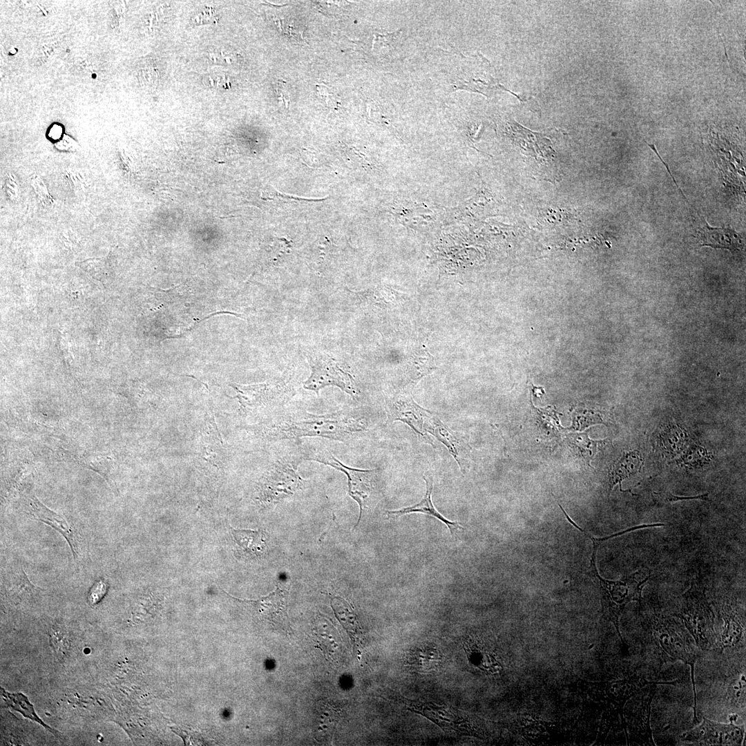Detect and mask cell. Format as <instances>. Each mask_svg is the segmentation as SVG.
<instances>
[{
  "mask_svg": "<svg viewBox=\"0 0 746 746\" xmlns=\"http://www.w3.org/2000/svg\"><path fill=\"white\" fill-rule=\"evenodd\" d=\"M365 429L363 419L343 410L324 414L295 411L286 412L265 425L262 434L274 440L318 437L343 441Z\"/></svg>",
  "mask_w": 746,
  "mask_h": 746,
  "instance_id": "1",
  "label": "cell"
},
{
  "mask_svg": "<svg viewBox=\"0 0 746 746\" xmlns=\"http://www.w3.org/2000/svg\"><path fill=\"white\" fill-rule=\"evenodd\" d=\"M595 555L592 553L590 572L600 586L602 616L613 624L622 644L626 646L620 631V618L627 604L632 601L640 604L642 590L650 578V572L646 574L636 571L620 580H608L600 575L595 565Z\"/></svg>",
  "mask_w": 746,
  "mask_h": 746,
  "instance_id": "2",
  "label": "cell"
},
{
  "mask_svg": "<svg viewBox=\"0 0 746 746\" xmlns=\"http://www.w3.org/2000/svg\"><path fill=\"white\" fill-rule=\"evenodd\" d=\"M652 629L667 658L671 661L680 660L691 668L694 693V721L697 722L695 664L700 657L699 649L683 623H680L673 618L655 615L652 618Z\"/></svg>",
  "mask_w": 746,
  "mask_h": 746,
  "instance_id": "3",
  "label": "cell"
},
{
  "mask_svg": "<svg viewBox=\"0 0 746 746\" xmlns=\"http://www.w3.org/2000/svg\"><path fill=\"white\" fill-rule=\"evenodd\" d=\"M674 615L682 621L699 650L713 647L716 639L715 615L703 588L692 582L682 595L680 608Z\"/></svg>",
  "mask_w": 746,
  "mask_h": 746,
  "instance_id": "4",
  "label": "cell"
},
{
  "mask_svg": "<svg viewBox=\"0 0 746 746\" xmlns=\"http://www.w3.org/2000/svg\"><path fill=\"white\" fill-rule=\"evenodd\" d=\"M402 702L408 710L427 718L447 732H455L479 738L486 736V730L484 723L477 716L432 702H423L403 697Z\"/></svg>",
  "mask_w": 746,
  "mask_h": 746,
  "instance_id": "5",
  "label": "cell"
},
{
  "mask_svg": "<svg viewBox=\"0 0 746 746\" xmlns=\"http://www.w3.org/2000/svg\"><path fill=\"white\" fill-rule=\"evenodd\" d=\"M300 460L285 457L270 467L259 484V499L263 504L278 503L304 489L307 481L298 472Z\"/></svg>",
  "mask_w": 746,
  "mask_h": 746,
  "instance_id": "6",
  "label": "cell"
},
{
  "mask_svg": "<svg viewBox=\"0 0 746 746\" xmlns=\"http://www.w3.org/2000/svg\"><path fill=\"white\" fill-rule=\"evenodd\" d=\"M651 682L638 676L613 681L593 682L588 684V694L594 702L604 706V714H607L611 720L613 716L619 714L622 727L626 731L624 705L641 688Z\"/></svg>",
  "mask_w": 746,
  "mask_h": 746,
  "instance_id": "7",
  "label": "cell"
},
{
  "mask_svg": "<svg viewBox=\"0 0 746 746\" xmlns=\"http://www.w3.org/2000/svg\"><path fill=\"white\" fill-rule=\"evenodd\" d=\"M309 459L329 466L342 472L347 478L348 494L359 506L360 513L356 528L367 508L372 494L374 490L376 470H363L345 466L327 450H321L310 457Z\"/></svg>",
  "mask_w": 746,
  "mask_h": 746,
  "instance_id": "8",
  "label": "cell"
},
{
  "mask_svg": "<svg viewBox=\"0 0 746 746\" xmlns=\"http://www.w3.org/2000/svg\"><path fill=\"white\" fill-rule=\"evenodd\" d=\"M311 374L303 383L304 388L317 394L323 388L336 386L354 396L356 391L352 375L334 358L327 355L309 356Z\"/></svg>",
  "mask_w": 746,
  "mask_h": 746,
  "instance_id": "9",
  "label": "cell"
},
{
  "mask_svg": "<svg viewBox=\"0 0 746 746\" xmlns=\"http://www.w3.org/2000/svg\"><path fill=\"white\" fill-rule=\"evenodd\" d=\"M676 681L651 682L641 688L632 698L633 709L631 712L630 721L625 722L626 736L629 729L630 739L640 745H656L653 739L650 727L651 702L656 690V685L661 684L675 685Z\"/></svg>",
  "mask_w": 746,
  "mask_h": 746,
  "instance_id": "10",
  "label": "cell"
},
{
  "mask_svg": "<svg viewBox=\"0 0 746 746\" xmlns=\"http://www.w3.org/2000/svg\"><path fill=\"white\" fill-rule=\"evenodd\" d=\"M737 716L731 715L727 724L703 717L700 724L684 733L680 738L700 745H740L745 733L743 727L734 724Z\"/></svg>",
  "mask_w": 746,
  "mask_h": 746,
  "instance_id": "11",
  "label": "cell"
},
{
  "mask_svg": "<svg viewBox=\"0 0 746 746\" xmlns=\"http://www.w3.org/2000/svg\"><path fill=\"white\" fill-rule=\"evenodd\" d=\"M387 412L391 421H401L423 437L427 432L435 436L443 424L432 412L418 405L410 396H394L387 404Z\"/></svg>",
  "mask_w": 746,
  "mask_h": 746,
  "instance_id": "12",
  "label": "cell"
},
{
  "mask_svg": "<svg viewBox=\"0 0 746 746\" xmlns=\"http://www.w3.org/2000/svg\"><path fill=\"white\" fill-rule=\"evenodd\" d=\"M238 392L241 410L252 411L260 407L280 405L287 402L294 392L291 386L281 380L256 385H239Z\"/></svg>",
  "mask_w": 746,
  "mask_h": 746,
  "instance_id": "13",
  "label": "cell"
},
{
  "mask_svg": "<svg viewBox=\"0 0 746 746\" xmlns=\"http://www.w3.org/2000/svg\"><path fill=\"white\" fill-rule=\"evenodd\" d=\"M28 501L32 515L37 520L50 526L58 531L68 542L74 558L78 560L81 553L79 539L77 533L67 520L45 506L35 495L30 496Z\"/></svg>",
  "mask_w": 746,
  "mask_h": 746,
  "instance_id": "14",
  "label": "cell"
},
{
  "mask_svg": "<svg viewBox=\"0 0 746 746\" xmlns=\"http://www.w3.org/2000/svg\"><path fill=\"white\" fill-rule=\"evenodd\" d=\"M443 655L433 644H421L410 648L405 655L403 664L408 670L428 673L437 670L442 664Z\"/></svg>",
  "mask_w": 746,
  "mask_h": 746,
  "instance_id": "15",
  "label": "cell"
},
{
  "mask_svg": "<svg viewBox=\"0 0 746 746\" xmlns=\"http://www.w3.org/2000/svg\"><path fill=\"white\" fill-rule=\"evenodd\" d=\"M423 479L425 482L426 491L422 499L414 506L404 507L396 510H387L386 514L388 517L394 518L412 513H424L428 515L434 517L438 519L441 522L444 523L449 528L452 537H455L457 531L460 529H463V528L461 526L459 522H451L450 520L447 519L440 513L437 511L432 501L433 479L432 476H424Z\"/></svg>",
  "mask_w": 746,
  "mask_h": 746,
  "instance_id": "16",
  "label": "cell"
},
{
  "mask_svg": "<svg viewBox=\"0 0 746 746\" xmlns=\"http://www.w3.org/2000/svg\"><path fill=\"white\" fill-rule=\"evenodd\" d=\"M463 645L469 662L486 673L500 671L501 664L488 646L478 637L468 635L463 640Z\"/></svg>",
  "mask_w": 746,
  "mask_h": 746,
  "instance_id": "17",
  "label": "cell"
},
{
  "mask_svg": "<svg viewBox=\"0 0 746 746\" xmlns=\"http://www.w3.org/2000/svg\"><path fill=\"white\" fill-rule=\"evenodd\" d=\"M237 551L246 557H258L267 549V534L261 530L235 529L231 528Z\"/></svg>",
  "mask_w": 746,
  "mask_h": 746,
  "instance_id": "18",
  "label": "cell"
},
{
  "mask_svg": "<svg viewBox=\"0 0 746 746\" xmlns=\"http://www.w3.org/2000/svg\"><path fill=\"white\" fill-rule=\"evenodd\" d=\"M287 588L278 585L276 589L260 601L264 615L274 624L287 627L289 624L287 615Z\"/></svg>",
  "mask_w": 746,
  "mask_h": 746,
  "instance_id": "19",
  "label": "cell"
},
{
  "mask_svg": "<svg viewBox=\"0 0 746 746\" xmlns=\"http://www.w3.org/2000/svg\"><path fill=\"white\" fill-rule=\"evenodd\" d=\"M724 621L719 644L720 653L729 648L736 647L745 638V627L736 612L725 604L722 609Z\"/></svg>",
  "mask_w": 746,
  "mask_h": 746,
  "instance_id": "20",
  "label": "cell"
},
{
  "mask_svg": "<svg viewBox=\"0 0 746 746\" xmlns=\"http://www.w3.org/2000/svg\"><path fill=\"white\" fill-rule=\"evenodd\" d=\"M698 234L704 245L733 251L738 249L741 245L739 236L734 230L712 228L707 223L699 228Z\"/></svg>",
  "mask_w": 746,
  "mask_h": 746,
  "instance_id": "21",
  "label": "cell"
},
{
  "mask_svg": "<svg viewBox=\"0 0 746 746\" xmlns=\"http://www.w3.org/2000/svg\"><path fill=\"white\" fill-rule=\"evenodd\" d=\"M331 606L336 618L358 646L362 631L352 606L339 596L332 597Z\"/></svg>",
  "mask_w": 746,
  "mask_h": 746,
  "instance_id": "22",
  "label": "cell"
},
{
  "mask_svg": "<svg viewBox=\"0 0 746 746\" xmlns=\"http://www.w3.org/2000/svg\"><path fill=\"white\" fill-rule=\"evenodd\" d=\"M642 465V459L638 451L624 454L620 459L615 461L609 472L610 490L619 484L621 488L622 481L639 472Z\"/></svg>",
  "mask_w": 746,
  "mask_h": 746,
  "instance_id": "23",
  "label": "cell"
},
{
  "mask_svg": "<svg viewBox=\"0 0 746 746\" xmlns=\"http://www.w3.org/2000/svg\"><path fill=\"white\" fill-rule=\"evenodd\" d=\"M1 695L7 705L11 709L19 711L23 716L43 725L50 732L55 734L53 729L45 724L37 715L32 705L28 698L21 693H10L1 687Z\"/></svg>",
  "mask_w": 746,
  "mask_h": 746,
  "instance_id": "24",
  "label": "cell"
},
{
  "mask_svg": "<svg viewBox=\"0 0 746 746\" xmlns=\"http://www.w3.org/2000/svg\"><path fill=\"white\" fill-rule=\"evenodd\" d=\"M558 506L561 508L562 511L563 512V513H564V516L566 517V518L567 519L568 522L569 523H571L578 530L582 532L586 537H588L592 541V543H593V552H595V553L597 551V549L598 546L600 545L601 543H602L603 542L606 541V540H608L609 539H611L613 537H615L624 535V534H625L627 533L631 532V531L638 530V529L651 528V527H659V526H664V524H662V523L642 524V525H638V526H632V527H631L629 528L625 529V530H624L622 531L615 533L614 534H612V535L606 536V537L597 538V537H594L590 535L588 533H586V531L585 530L580 528L577 524H576L574 522V521L568 516V515L566 513V512L564 510V509L562 507V506L560 504H558Z\"/></svg>",
  "mask_w": 746,
  "mask_h": 746,
  "instance_id": "25",
  "label": "cell"
},
{
  "mask_svg": "<svg viewBox=\"0 0 746 746\" xmlns=\"http://www.w3.org/2000/svg\"><path fill=\"white\" fill-rule=\"evenodd\" d=\"M727 698L735 704L745 703V676L743 673L739 678L734 680L727 689Z\"/></svg>",
  "mask_w": 746,
  "mask_h": 746,
  "instance_id": "26",
  "label": "cell"
},
{
  "mask_svg": "<svg viewBox=\"0 0 746 746\" xmlns=\"http://www.w3.org/2000/svg\"><path fill=\"white\" fill-rule=\"evenodd\" d=\"M709 494L704 493L702 495H698L695 496H676L670 492H653L652 497L656 504L662 505L666 504H671L678 501L691 500V499H699L707 501L709 499Z\"/></svg>",
  "mask_w": 746,
  "mask_h": 746,
  "instance_id": "27",
  "label": "cell"
},
{
  "mask_svg": "<svg viewBox=\"0 0 746 746\" xmlns=\"http://www.w3.org/2000/svg\"><path fill=\"white\" fill-rule=\"evenodd\" d=\"M431 358L432 356L427 352H425L423 355L418 354L417 356H414L412 361L413 368L416 369L418 377L428 374L433 368L434 363Z\"/></svg>",
  "mask_w": 746,
  "mask_h": 746,
  "instance_id": "28",
  "label": "cell"
},
{
  "mask_svg": "<svg viewBox=\"0 0 746 746\" xmlns=\"http://www.w3.org/2000/svg\"><path fill=\"white\" fill-rule=\"evenodd\" d=\"M317 93L325 105L330 108H338L340 102L336 95L333 93L327 86L320 84L316 86Z\"/></svg>",
  "mask_w": 746,
  "mask_h": 746,
  "instance_id": "29",
  "label": "cell"
},
{
  "mask_svg": "<svg viewBox=\"0 0 746 746\" xmlns=\"http://www.w3.org/2000/svg\"><path fill=\"white\" fill-rule=\"evenodd\" d=\"M106 582L104 580L96 581L88 592V602L92 605L97 604L106 595Z\"/></svg>",
  "mask_w": 746,
  "mask_h": 746,
  "instance_id": "30",
  "label": "cell"
},
{
  "mask_svg": "<svg viewBox=\"0 0 746 746\" xmlns=\"http://www.w3.org/2000/svg\"><path fill=\"white\" fill-rule=\"evenodd\" d=\"M214 10L211 8H208V9L203 10L195 15L192 18V21L194 23L200 24L209 23L214 21Z\"/></svg>",
  "mask_w": 746,
  "mask_h": 746,
  "instance_id": "31",
  "label": "cell"
},
{
  "mask_svg": "<svg viewBox=\"0 0 746 746\" xmlns=\"http://www.w3.org/2000/svg\"><path fill=\"white\" fill-rule=\"evenodd\" d=\"M531 390L533 394L538 398H540L545 394L544 388L542 387H536L533 384H531Z\"/></svg>",
  "mask_w": 746,
  "mask_h": 746,
  "instance_id": "32",
  "label": "cell"
}]
</instances>
